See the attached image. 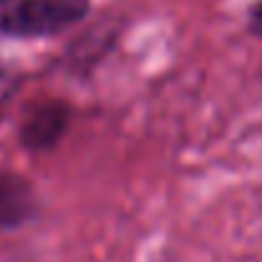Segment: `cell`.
<instances>
[{
    "mask_svg": "<svg viewBox=\"0 0 262 262\" xmlns=\"http://www.w3.org/2000/svg\"><path fill=\"white\" fill-rule=\"evenodd\" d=\"M247 31L254 39H262V0L252 3L249 11H247Z\"/></svg>",
    "mask_w": 262,
    "mask_h": 262,
    "instance_id": "277c9868",
    "label": "cell"
},
{
    "mask_svg": "<svg viewBox=\"0 0 262 262\" xmlns=\"http://www.w3.org/2000/svg\"><path fill=\"white\" fill-rule=\"evenodd\" d=\"M90 0H0V34L11 39H49L77 26Z\"/></svg>",
    "mask_w": 262,
    "mask_h": 262,
    "instance_id": "6da1fadb",
    "label": "cell"
},
{
    "mask_svg": "<svg viewBox=\"0 0 262 262\" xmlns=\"http://www.w3.org/2000/svg\"><path fill=\"white\" fill-rule=\"evenodd\" d=\"M70 123H72V105L59 98H49L36 103L26 113L18 128V139L29 152H49L62 142Z\"/></svg>",
    "mask_w": 262,
    "mask_h": 262,
    "instance_id": "7a4b0ae2",
    "label": "cell"
},
{
    "mask_svg": "<svg viewBox=\"0 0 262 262\" xmlns=\"http://www.w3.org/2000/svg\"><path fill=\"white\" fill-rule=\"evenodd\" d=\"M39 211L34 185L13 172H0V229H16L31 221Z\"/></svg>",
    "mask_w": 262,
    "mask_h": 262,
    "instance_id": "3957f363",
    "label": "cell"
}]
</instances>
